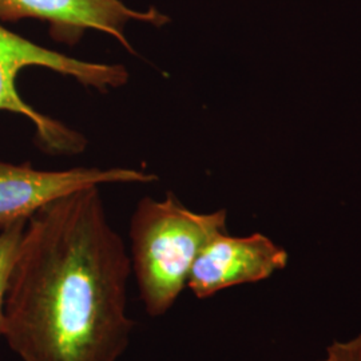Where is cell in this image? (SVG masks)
Listing matches in <instances>:
<instances>
[{"label":"cell","instance_id":"cell-2","mask_svg":"<svg viewBox=\"0 0 361 361\" xmlns=\"http://www.w3.org/2000/svg\"><path fill=\"white\" fill-rule=\"evenodd\" d=\"M226 232V210L197 213L168 194L143 197L130 221V264L145 310L164 316L188 286L194 261L207 243Z\"/></svg>","mask_w":361,"mask_h":361},{"label":"cell","instance_id":"cell-6","mask_svg":"<svg viewBox=\"0 0 361 361\" xmlns=\"http://www.w3.org/2000/svg\"><path fill=\"white\" fill-rule=\"evenodd\" d=\"M286 265V250L261 233L246 237L219 233L194 261L188 288L197 298H207L232 286L267 280Z\"/></svg>","mask_w":361,"mask_h":361},{"label":"cell","instance_id":"cell-5","mask_svg":"<svg viewBox=\"0 0 361 361\" xmlns=\"http://www.w3.org/2000/svg\"><path fill=\"white\" fill-rule=\"evenodd\" d=\"M157 176L130 168L38 170L0 161V225L30 219L52 201L80 189L113 183H149Z\"/></svg>","mask_w":361,"mask_h":361},{"label":"cell","instance_id":"cell-3","mask_svg":"<svg viewBox=\"0 0 361 361\" xmlns=\"http://www.w3.org/2000/svg\"><path fill=\"white\" fill-rule=\"evenodd\" d=\"M43 67L99 92L116 90L129 80V71L119 63L82 61L52 51L7 30L0 22V111L25 116L35 128L38 145L54 155H75L87 141L65 123L31 107L16 89V78L26 67Z\"/></svg>","mask_w":361,"mask_h":361},{"label":"cell","instance_id":"cell-4","mask_svg":"<svg viewBox=\"0 0 361 361\" xmlns=\"http://www.w3.org/2000/svg\"><path fill=\"white\" fill-rule=\"evenodd\" d=\"M38 19L49 23L56 40L77 42L87 30L106 34L134 54L126 30L130 23L165 26L168 15L154 7L134 10L122 0H0V22Z\"/></svg>","mask_w":361,"mask_h":361},{"label":"cell","instance_id":"cell-7","mask_svg":"<svg viewBox=\"0 0 361 361\" xmlns=\"http://www.w3.org/2000/svg\"><path fill=\"white\" fill-rule=\"evenodd\" d=\"M28 219H19L0 225V337L3 325V307L13 262L18 255Z\"/></svg>","mask_w":361,"mask_h":361},{"label":"cell","instance_id":"cell-1","mask_svg":"<svg viewBox=\"0 0 361 361\" xmlns=\"http://www.w3.org/2000/svg\"><path fill=\"white\" fill-rule=\"evenodd\" d=\"M129 250L101 186L52 201L27 221L3 307L1 337L22 361H118L128 313Z\"/></svg>","mask_w":361,"mask_h":361},{"label":"cell","instance_id":"cell-8","mask_svg":"<svg viewBox=\"0 0 361 361\" xmlns=\"http://www.w3.org/2000/svg\"><path fill=\"white\" fill-rule=\"evenodd\" d=\"M319 361H361V335L348 340H336Z\"/></svg>","mask_w":361,"mask_h":361}]
</instances>
